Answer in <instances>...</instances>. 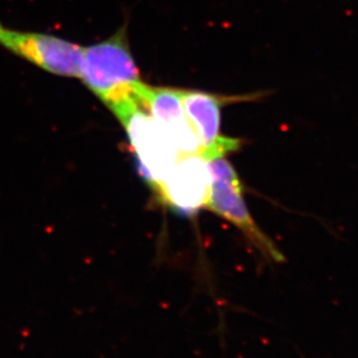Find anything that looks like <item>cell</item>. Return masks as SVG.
Wrapping results in <instances>:
<instances>
[{"instance_id":"cell-1","label":"cell","mask_w":358,"mask_h":358,"mask_svg":"<svg viewBox=\"0 0 358 358\" xmlns=\"http://www.w3.org/2000/svg\"><path fill=\"white\" fill-rule=\"evenodd\" d=\"M80 78L108 108L124 100H141L145 83L131 54L127 24L106 40L83 47Z\"/></svg>"},{"instance_id":"cell-2","label":"cell","mask_w":358,"mask_h":358,"mask_svg":"<svg viewBox=\"0 0 358 358\" xmlns=\"http://www.w3.org/2000/svg\"><path fill=\"white\" fill-rule=\"evenodd\" d=\"M206 162L210 175V191L206 208L241 231L266 261L284 262L285 259L282 252L259 228L249 212L243 196V185L234 166L226 157L210 159Z\"/></svg>"},{"instance_id":"cell-3","label":"cell","mask_w":358,"mask_h":358,"mask_svg":"<svg viewBox=\"0 0 358 358\" xmlns=\"http://www.w3.org/2000/svg\"><path fill=\"white\" fill-rule=\"evenodd\" d=\"M127 133L142 169L152 186L162 180L182 156L143 106L141 100L128 99L110 107Z\"/></svg>"},{"instance_id":"cell-4","label":"cell","mask_w":358,"mask_h":358,"mask_svg":"<svg viewBox=\"0 0 358 358\" xmlns=\"http://www.w3.org/2000/svg\"><path fill=\"white\" fill-rule=\"evenodd\" d=\"M0 47L48 73L80 77L83 47L54 35L17 31L0 24Z\"/></svg>"},{"instance_id":"cell-5","label":"cell","mask_w":358,"mask_h":358,"mask_svg":"<svg viewBox=\"0 0 358 358\" xmlns=\"http://www.w3.org/2000/svg\"><path fill=\"white\" fill-rule=\"evenodd\" d=\"M182 108L189 124L201 143V156L205 161L226 157L238 150L241 141L220 134L221 107L231 98L189 90H178Z\"/></svg>"},{"instance_id":"cell-6","label":"cell","mask_w":358,"mask_h":358,"mask_svg":"<svg viewBox=\"0 0 358 358\" xmlns=\"http://www.w3.org/2000/svg\"><path fill=\"white\" fill-rule=\"evenodd\" d=\"M152 187L163 203L184 213H194L206 207L210 191V169L201 156H182Z\"/></svg>"},{"instance_id":"cell-7","label":"cell","mask_w":358,"mask_h":358,"mask_svg":"<svg viewBox=\"0 0 358 358\" xmlns=\"http://www.w3.org/2000/svg\"><path fill=\"white\" fill-rule=\"evenodd\" d=\"M141 101L180 156L199 155L201 143L182 108L178 90L152 87L145 84Z\"/></svg>"}]
</instances>
